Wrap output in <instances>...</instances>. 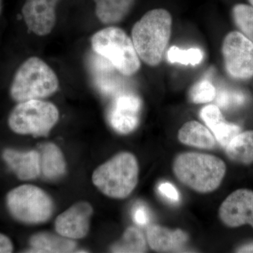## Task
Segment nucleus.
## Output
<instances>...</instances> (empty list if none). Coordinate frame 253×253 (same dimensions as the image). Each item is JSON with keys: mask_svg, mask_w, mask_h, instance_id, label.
Wrapping results in <instances>:
<instances>
[{"mask_svg": "<svg viewBox=\"0 0 253 253\" xmlns=\"http://www.w3.org/2000/svg\"><path fill=\"white\" fill-rule=\"evenodd\" d=\"M233 20L240 32L253 43V7L251 5L237 4L232 9Z\"/></svg>", "mask_w": 253, "mask_h": 253, "instance_id": "obj_21", "label": "nucleus"}, {"mask_svg": "<svg viewBox=\"0 0 253 253\" xmlns=\"http://www.w3.org/2000/svg\"><path fill=\"white\" fill-rule=\"evenodd\" d=\"M139 178V165L134 155L120 153L95 169L94 186L103 194L116 199H126L135 189Z\"/></svg>", "mask_w": 253, "mask_h": 253, "instance_id": "obj_4", "label": "nucleus"}, {"mask_svg": "<svg viewBox=\"0 0 253 253\" xmlns=\"http://www.w3.org/2000/svg\"><path fill=\"white\" fill-rule=\"evenodd\" d=\"M133 219L138 225L144 226L149 221V214L147 208L144 205H137L133 211Z\"/></svg>", "mask_w": 253, "mask_h": 253, "instance_id": "obj_27", "label": "nucleus"}, {"mask_svg": "<svg viewBox=\"0 0 253 253\" xmlns=\"http://www.w3.org/2000/svg\"><path fill=\"white\" fill-rule=\"evenodd\" d=\"M59 111L54 104L41 99L19 102L10 113L9 127L20 134L45 136L56 126Z\"/></svg>", "mask_w": 253, "mask_h": 253, "instance_id": "obj_6", "label": "nucleus"}, {"mask_svg": "<svg viewBox=\"0 0 253 253\" xmlns=\"http://www.w3.org/2000/svg\"><path fill=\"white\" fill-rule=\"evenodd\" d=\"M3 8V1L2 0H0V14H1V11H2Z\"/></svg>", "mask_w": 253, "mask_h": 253, "instance_id": "obj_31", "label": "nucleus"}, {"mask_svg": "<svg viewBox=\"0 0 253 253\" xmlns=\"http://www.w3.org/2000/svg\"><path fill=\"white\" fill-rule=\"evenodd\" d=\"M41 173L48 179H56L66 172V163L61 149L53 143L40 146Z\"/></svg>", "mask_w": 253, "mask_h": 253, "instance_id": "obj_15", "label": "nucleus"}, {"mask_svg": "<svg viewBox=\"0 0 253 253\" xmlns=\"http://www.w3.org/2000/svg\"><path fill=\"white\" fill-rule=\"evenodd\" d=\"M249 1L250 4H251L250 5H251V6H252L253 7V0H249Z\"/></svg>", "mask_w": 253, "mask_h": 253, "instance_id": "obj_32", "label": "nucleus"}, {"mask_svg": "<svg viewBox=\"0 0 253 253\" xmlns=\"http://www.w3.org/2000/svg\"><path fill=\"white\" fill-rule=\"evenodd\" d=\"M236 252L241 253H253V242L243 245L236 250Z\"/></svg>", "mask_w": 253, "mask_h": 253, "instance_id": "obj_30", "label": "nucleus"}, {"mask_svg": "<svg viewBox=\"0 0 253 253\" xmlns=\"http://www.w3.org/2000/svg\"><path fill=\"white\" fill-rule=\"evenodd\" d=\"M178 139L182 144L200 149H211L216 145L211 131L197 121H189L181 126Z\"/></svg>", "mask_w": 253, "mask_h": 253, "instance_id": "obj_18", "label": "nucleus"}, {"mask_svg": "<svg viewBox=\"0 0 253 253\" xmlns=\"http://www.w3.org/2000/svg\"><path fill=\"white\" fill-rule=\"evenodd\" d=\"M13 252V244L11 240L6 236L0 234V253H9Z\"/></svg>", "mask_w": 253, "mask_h": 253, "instance_id": "obj_29", "label": "nucleus"}, {"mask_svg": "<svg viewBox=\"0 0 253 253\" xmlns=\"http://www.w3.org/2000/svg\"><path fill=\"white\" fill-rule=\"evenodd\" d=\"M245 101V96L242 93L229 92L222 90L219 92L217 97V103L221 108L226 109L231 105H241Z\"/></svg>", "mask_w": 253, "mask_h": 253, "instance_id": "obj_26", "label": "nucleus"}, {"mask_svg": "<svg viewBox=\"0 0 253 253\" xmlns=\"http://www.w3.org/2000/svg\"><path fill=\"white\" fill-rule=\"evenodd\" d=\"M141 109L139 96L131 93L119 94L109 111L110 124L118 133L129 134L139 125Z\"/></svg>", "mask_w": 253, "mask_h": 253, "instance_id": "obj_11", "label": "nucleus"}, {"mask_svg": "<svg viewBox=\"0 0 253 253\" xmlns=\"http://www.w3.org/2000/svg\"><path fill=\"white\" fill-rule=\"evenodd\" d=\"M3 158L9 168L21 180H31L41 174V158L39 151L19 152L5 150Z\"/></svg>", "mask_w": 253, "mask_h": 253, "instance_id": "obj_13", "label": "nucleus"}, {"mask_svg": "<svg viewBox=\"0 0 253 253\" xmlns=\"http://www.w3.org/2000/svg\"><path fill=\"white\" fill-rule=\"evenodd\" d=\"M59 0H26L22 8L24 22L38 36L51 33L56 23V6Z\"/></svg>", "mask_w": 253, "mask_h": 253, "instance_id": "obj_10", "label": "nucleus"}, {"mask_svg": "<svg viewBox=\"0 0 253 253\" xmlns=\"http://www.w3.org/2000/svg\"><path fill=\"white\" fill-rule=\"evenodd\" d=\"M215 96V87L207 80L196 83L190 91V98L195 104L211 102L214 99Z\"/></svg>", "mask_w": 253, "mask_h": 253, "instance_id": "obj_23", "label": "nucleus"}, {"mask_svg": "<svg viewBox=\"0 0 253 253\" xmlns=\"http://www.w3.org/2000/svg\"><path fill=\"white\" fill-rule=\"evenodd\" d=\"M211 130L214 133V137L224 148L229 145L231 140L241 132V128L236 125L225 122L219 123Z\"/></svg>", "mask_w": 253, "mask_h": 253, "instance_id": "obj_24", "label": "nucleus"}, {"mask_svg": "<svg viewBox=\"0 0 253 253\" xmlns=\"http://www.w3.org/2000/svg\"><path fill=\"white\" fill-rule=\"evenodd\" d=\"M228 157L235 162L253 163V130L240 132L225 148Z\"/></svg>", "mask_w": 253, "mask_h": 253, "instance_id": "obj_19", "label": "nucleus"}, {"mask_svg": "<svg viewBox=\"0 0 253 253\" xmlns=\"http://www.w3.org/2000/svg\"><path fill=\"white\" fill-rule=\"evenodd\" d=\"M136 0H94L96 17L104 24L122 21L129 14Z\"/></svg>", "mask_w": 253, "mask_h": 253, "instance_id": "obj_16", "label": "nucleus"}, {"mask_svg": "<svg viewBox=\"0 0 253 253\" xmlns=\"http://www.w3.org/2000/svg\"><path fill=\"white\" fill-rule=\"evenodd\" d=\"M93 208L89 203L81 201L61 213L55 221V229L59 235L71 239L85 237L89 231Z\"/></svg>", "mask_w": 253, "mask_h": 253, "instance_id": "obj_12", "label": "nucleus"}, {"mask_svg": "<svg viewBox=\"0 0 253 253\" xmlns=\"http://www.w3.org/2000/svg\"><path fill=\"white\" fill-rule=\"evenodd\" d=\"M201 117L206 126L212 129L214 126L224 121L220 110L215 105H208L201 110Z\"/></svg>", "mask_w": 253, "mask_h": 253, "instance_id": "obj_25", "label": "nucleus"}, {"mask_svg": "<svg viewBox=\"0 0 253 253\" xmlns=\"http://www.w3.org/2000/svg\"><path fill=\"white\" fill-rule=\"evenodd\" d=\"M172 23L169 11L156 9L148 11L133 26L131 41L139 59L149 66H157L162 61Z\"/></svg>", "mask_w": 253, "mask_h": 253, "instance_id": "obj_1", "label": "nucleus"}, {"mask_svg": "<svg viewBox=\"0 0 253 253\" xmlns=\"http://www.w3.org/2000/svg\"><path fill=\"white\" fill-rule=\"evenodd\" d=\"M32 253H72L76 248L73 239L47 232L35 234L30 240Z\"/></svg>", "mask_w": 253, "mask_h": 253, "instance_id": "obj_17", "label": "nucleus"}, {"mask_svg": "<svg viewBox=\"0 0 253 253\" xmlns=\"http://www.w3.org/2000/svg\"><path fill=\"white\" fill-rule=\"evenodd\" d=\"M222 55L226 72L231 78L246 81L253 77V43L241 32L226 35Z\"/></svg>", "mask_w": 253, "mask_h": 253, "instance_id": "obj_8", "label": "nucleus"}, {"mask_svg": "<svg viewBox=\"0 0 253 253\" xmlns=\"http://www.w3.org/2000/svg\"><path fill=\"white\" fill-rule=\"evenodd\" d=\"M204 54L198 48H191L187 50L179 49L173 46L168 52V61L170 63H179L181 64L196 66L202 61Z\"/></svg>", "mask_w": 253, "mask_h": 253, "instance_id": "obj_22", "label": "nucleus"}, {"mask_svg": "<svg viewBox=\"0 0 253 253\" xmlns=\"http://www.w3.org/2000/svg\"><path fill=\"white\" fill-rule=\"evenodd\" d=\"M158 190L171 201H178L179 200V194L177 190L170 183H162L158 186Z\"/></svg>", "mask_w": 253, "mask_h": 253, "instance_id": "obj_28", "label": "nucleus"}, {"mask_svg": "<svg viewBox=\"0 0 253 253\" xmlns=\"http://www.w3.org/2000/svg\"><path fill=\"white\" fill-rule=\"evenodd\" d=\"M113 253H146V241L144 234L135 227H129L123 238L111 247Z\"/></svg>", "mask_w": 253, "mask_h": 253, "instance_id": "obj_20", "label": "nucleus"}, {"mask_svg": "<svg viewBox=\"0 0 253 253\" xmlns=\"http://www.w3.org/2000/svg\"><path fill=\"white\" fill-rule=\"evenodd\" d=\"M146 237L150 247L158 252L177 251L188 240L186 233L180 229L171 231L159 225L150 226L146 231Z\"/></svg>", "mask_w": 253, "mask_h": 253, "instance_id": "obj_14", "label": "nucleus"}, {"mask_svg": "<svg viewBox=\"0 0 253 253\" xmlns=\"http://www.w3.org/2000/svg\"><path fill=\"white\" fill-rule=\"evenodd\" d=\"M57 75L41 58L32 56L21 63L10 86V94L18 102L41 99L54 94L59 89Z\"/></svg>", "mask_w": 253, "mask_h": 253, "instance_id": "obj_3", "label": "nucleus"}, {"mask_svg": "<svg viewBox=\"0 0 253 253\" xmlns=\"http://www.w3.org/2000/svg\"><path fill=\"white\" fill-rule=\"evenodd\" d=\"M6 201L11 214L28 224L44 222L54 211V204L49 195L41 188L30 184L10 191Z\"/></svg>", "mask_w": 253, "mask_h": 253, "instance_id": "obj_7", "label": "nucleus"}, {"mask_svg": "<svg viewBox=\"0 0 253 253\" xmlns=\"http://www.w3.org/2000/svg\"><path fill=\"white\" fill-rule=\"evenodd\" d=\"M219 215L229 227L249 224L253 228V191L241 189L231 193L221 205Z\"/></svg>", "mask_w": 253, "mask_h": 253, "instance_id": "obj_9", "label": "nucleus"}, {"mask_svg": "<svg viewBox=\"0 0 253 253\" xmlns=\"http://www.w3.org/2000/svg\"><path fill=\"white\" fill-rule=\"evenodd\" d=\"M91 44L94 52L107 59L124 76H132L141 67L132 41L121 28L110 26L100 30L91 37Z\"/></svg>", "mask_w": 253, "mask_h": 253, "instance_id": "obj_5", "label": "nucleus"}, {"mask_svg": "<svg viewBox=\"0 0 253 253\" xmlns=\"http://www.w3.org/2000/svg\"><path fill=\"white\" fill-rule=\"evenodd\" d=\"M226 169L225 163L220 158L194 152L179 154L173 164L176 178L188 187L203 194L219 187Z\"/></svg>", "mask_w": 253, "mask_h": 253, "instance_id": "obj_2", "label": "nucleus"}]
</instances>
